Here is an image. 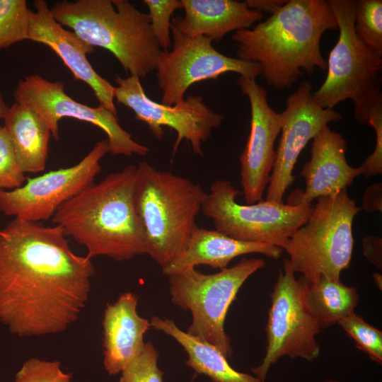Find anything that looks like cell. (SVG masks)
<instances>
[{
	"mask_svg": "<svg viewBox=\"0 0 382 382\" xmlns=\"http://www.w3.org/2000/svg\"><path fill=\"white\" fill-rule=\"evenodd\" d=\"M91 259L71 250L59 226L8 223L0 229V323L21 337L64 331L88 301Z\"/></svg>",
	"mask_w": 382,
	"mask_h": 382,
	"instance_id": "1",
	"label": "cell"
},
{
	"mask_svg": "<svg viewBox=\"0 0 382 382\" xmlns=\"http://www.w3.org/2000/svg\"><path fill=\"white\" fill-rule=\"evenodd\" d=\"M337 23L324 0H289L253 29L236 31L238 58L257 63L260 74L277 90L290 88L303 71L327 69L320 42Z\"/></svg>",
	"mask_w": 382,
	"mask_h": 382,
	"instance_id": "2",
	"label": "cell"
},
{
	"mask_svg": "<svg viewBox=\"0 0 382 382\" xmlns=\"http://www.w3.org/2000/svg\"><path fill=\"white\" fill-rule=\"evenodd\" d=\"M137 166L129 164L93 183L62 204L52 222L84 245L90 258L117 261L147 254L134 201Z\"/></svg>",
	"mask_w": 382,
	"mask_h": 382,
	"instance_id": "3",
	"label": "cell"
},
{
	"mask_svg": "<svg viewBox=\"0 0 382 382\" xmlns=\"http://www.w3.org/2000/svg\"><path fill=\"white\" fill-rule=\"evenodd\" d=\"M206 195L188 178L158 170L146 161L137 166L135 208L147 254L162 269L186 248Z\"/></svg>",
	"mask_w": 382,
	"mask_h": 382,
	"instance_id": "4",
	"label": "cell"
},
{
	"mask_svg": "<svg viewBox=\"0 0 382 382\" xmlns=\"http://www.w3.org/2000/svg\"><path fill=\"white\" fill-rule=\"evenodd\" d=\"M62 26L93 47L110 52L130 76L145 77L161 52L149 15L127 0L59 1L50 8Z\"/></svg>",
	"mask_w": 382,
	"mask_h": 382,
	"instance_id": "5",
	"label": "cell"
},
{
	"mask_svg": "<svg viewBox=\"0 0 382 382\" xmlns=\"http://www.w3.org/2000/svg\"><path fill=\"white\" fill-rule=\"evenodd\" d=\"M316 199L308 220L291 235L283 250L291 270L307 281L320 277L340 279L342 271L350 265L353 221L360 208L347 190Z\"/></svg>",
	"mask_w": 382,
	"mask_h": 382,
	"instance_id": "6",
	"label": "cell"
},
{
	"mask_svg": "<svg viewBox=\"0 0 382 382\" xmlns=\"http://www.w3.org/2000/svg\"><path fill=\"white\" fill-rule=\"evenodd\" d=\"M264 266L261 258H243L214 274H204L192 267L168 276L172 302L192 313L187 332L231 357L233 348L224 330L228 310L247 279Z\"/></svg>",
	"mask_w": 382,
	"mask_h": 382,
	"instance_id": "7",
	"label": "cell"
},
{
	"mask_svg": "<svg viewBox=\"0 0 382 382\" xmlns=\"http://www.w3.org/2000/svg\"><path fill=\"white\" fill-rule=\"evenodd\" d=\"M227 180H217L207 193L201 212L210 218L218 231L236 240L264 243L284 249L291 235L305 224L311 204H290L260 200L241 204L240 195Z\"/></svg>",
	"mask_w": 382,
	"mask_h": 382,
	"instance_id": "8",
	"label": "cell"
},
{
	"mask_svg": "<svg viewBox=\"0 0 382 382\" xmlns=\"http://www.w3.org/2000/svg\"><path fill=\"white\" fill-rule=\"evenodd\" d=\"M270 298L265 355L262 363L251 369L260 382L265 381L271 366L282 357L313 362L320 354L316 337L320 328L303 303L288 259L279 269Z\"/></svg>",
	"mask_w": 382,
	"mask_h": 382,
	"instance_id": "9",
	"label": "cell"
},
{
	"mask_svg": "<svg viewBox=\"0 0 382 382\" xmlns=\"http://www.w3.org/2000/svg\"><path fill=\"white\" fill-rule=\"evenodd\" d=\"M340 34L327 62L326 79L313 93L323 108H333L347 99L353 101L379 82L382 56L368 47L354 30L355 1H328Z\"/></svg>",
	"mask_w": 382,
	"mask_h": 382,
	"instance_id": "10",
	"label": "cell"
},
{
	"mask_svg": "<svg viewBox=\"0 0 382 382\" xmlns=\"http://www.w3.org/2000/svg\"><path fill=\"white\" fill-rule=\"evenodd\" d=\"M13 96L16 103L32 108L40 117L55 140L59 139V120L71 117L103 130L108 137V152L114 156H144L149 151L122 127L116 115L100 104L93 108L77 102L66 94L62 81L32 74L18 83Z\"/></svg>",
	"mask_w": 382,
	"mask_h": 382,
	"instance_id": "11",
	"label": "cell"
},
{
	"mask_svg": "<svg viewBox=\"0 0 382 382\" xmlns=\"http://www.w3.org/2000/svg\"><path fill=\"white\" fill-rule=\"evenodd\" d=\"M171 33L173 49L161 51L155 69L163 104L182 102L192 85L215 79L224 73L235 72L253 79L260 74L257 63L223 54L212 46L209 38L187 37L172 25Z\"/></svg>",
	"mask_w": 382,
	"mask_h": 382,
	"instance_id": "12",
	"label": "cell"
},
{
	"mask_svg": "<svg viewBox=\"0 0 382 382\" xmlns=\"http://www.w3.org/2000/svg\"><path fill=\"white\" fill-rule=\"evenodd\" d=\"M115 81L117 103L132 110L134 119L146 123L156 139L163 138L164 127L175 131L173 154L185 139L195 154L203 156L202 143L211 137L212 129L219 127L224 115L209 108L200 96H188L182 102L168 105L149 98L138 76H117Z\"/></svg>",
	"mask_w": 382,
	"mask_h": 382,
	"instance_id": "13",
	"label": "cell"
},
{
	"mask_svg": "<svg viewBox=\"0 0 382 382\" xmlns=\"http://www.w3.org/2000/svg\"><path fill=\"white\" fill-rule=\"evenodd\" d=\"M107 152L108 141H99L73 166L28 178L13 190H0V212L28 221L49 220L62 204L93 183Z\"/></svg>",
	"mask_w": 382,
	"mask_h": 382,
	"instance_id": "14",
	"label": "cell"
},
{
	"mask_svg": "<svg viewBox=\"0 0 382 382\" xmlns=\"http://www.w3.org/2000/svg\"><path fill=\"white\" fill-rule=\"evenodd\" d=\"M311 90V83L303 81L286 100L282 134L267 191V201L283 203L286 190L295 180L293 170L302 150L328 123L342 118L333 108H322Z\"/></svg>",
	"mask_w": 382,
	"mask_h": 382,
	"instance_id": "15",
	"label": "cell"
},
{
	"mask_svg": "<svg viewBox=\"0 0 382 382\" xmlns=\"http://www.w3.org/2000/svg\"><path fill=\"white\" fill-rule=\"evenodd\" d=\"M237 84L250 106V132L239 160L243 193L251 204L262 199L270 183L276 156L274 146L281 132L283 114L270 106L267 91L255 79L240 76Z\"/></svg>",
	"mask_w": 382,
	"mask_h": 382,
	"instance_id": "16",
	"label": "cell"
},
{
	"mask_svg": "<svg viewBox=\"0 0 382 382\" xmlns=\"http://www.w3.org/2000/svg\"><path fill=\"white\" fill-rule=\"evenodd\" d=\"M33 4L35 11H30L28 40L49 47L70 70L74 79L86 83L99 103L117 115L115 86L100 76L86 57L95 51V47L72 30L64 29L52 16L46 1L35 0Z\"/></svg>",
	"mask_w": 382,
	"mask_h": 382,
	"instance_id": "17",
	"label": "cell"
},
{
	"mask_svg": "<svg viewBox=\"0 0 382 382\" xmlns=\"http://www.w3.org/2000/svg\"><path fill=\"white\" fill-rule=\"evenodd\" d=\"M347 141L328 126L311 143V158L304 163L301 175L305 191L291 195L288 204H311L318 197L335 196L350 186L354 178L364 175L361 166L354 168L346 159Z\"/></svg>",
	"mask_w": 382,
	"mask_h": 382,
	"instance_id": "18",
	"label": "cell"
},
{
	"mask_svg": "<svg viewBox=\"0 0 382 382\" xmlns=\"http://www.w3.org/2000/svg\"><path fill=\"white\" fill-rule=\"evenodd\" d=\"M138 297L122 293L108 304L103 318V365L109 375L121 373L141 352L150 322L137 311Z\"/></svg>",
	"mask_w": 382,
	"mask_h": 382,
	"instance_id": "19",
	"label": "cell"
},
{
	"mask_svg": "<svg viewBox=\"0 0 382 382\" xmlns=\"http://www.w3.org/2000/svg\"><path fill=\"white\" fill-rule=\"evenodd\" d=\"M184 16L172 18L171 25L187 37H206L219 42L231 31L249 28L263 15L245 1L234 0H180Z\"/></svg>",
	"mask_w": 382,
	"mask_h": 382,
	"instance_id": "20",
	"label": "cell"
},
{
	"mask_svg": "<svg viewBox=\"0 0 382 382\" xmlns=\"http://www.w3.org/2000/svg\"><path fill=\"white\" fill-rule=\"evenodd\" d=\"M282 251L274 245L239 241L217 230L197 226L184 251L162 272L170 276L201 265L223 270L240 255L260 253L277 260Z\"/></svg>",
	"mask_w": 382,
	"mask_h": 382,
	"instance_id": "21",
	"label": "cell"
},
{
	"mask_svg": "<svg viewBox=\"0 0 382 382\" xmlns=\"http://www.w3.org/2000/svg\"><path fill=\"white\" fill-rule=\"evenodd\" d=\"M4 120L21 170L24 173L44 170L52 135L45 122L32 108L18 103L9 107Z\"/></svg>",
	"mask_w": 382,
	"mask_h": 382,
	"instance_id": "22",
	"label": "cell"
},
{
	"mask_svg": "<svg viewBox=\"0 0 382 382\" xmlns=\"http://www.w3.org/2000/svg\"><path fill=\"white\" fill-rule=\"evenodd\" d=\"M150 325L175 339L187 354L186 365L212 382H260L256 376L235 370L216 347L184 332L172 320L153 316Z\"/></svg>",
	"mask_w": 382,
	"mask_h": 382,
	"instance_id": "23",
	"label": "cell"
},
{
	"mask_svg": "<svg viewBox=\"0 0 382 382\" xmlns=\"http://www.w3.org/2000/svg\"><path fill=\"white\" fill-rule=\"evenodd\" d=\"M303 303L320 328H327L354 312L360 296L354 286L340 279L320 277L308 282L298 279Z\"/></svg>",
	"mask_w": 382,
	"mask_h": 382,
	"instance_id": "24",
	"label": "cell"
},
{
	"mask_svg": "<svg viewBox=\"0 0 382 382\" xmlns=\"http://www.w3.org/2000/svg\"><path fill=\"white\" fill-rule=\"evenodd\" d=\"M355 120L370 125L376 133V146L373 153L362 165L366 178L382 173V93L381 81L376 86L354 100Z\"/></svg>",
	"mask_w": 382,
	"mask_h": 382,
	"instance_id": "25",
	"label": "cell"
},
{
	"mask_svg": "<svg viewBox=\"0 0 382 382\" xmlns=\"http://www.w3.org/2000/svg\"><path fill=\"white\" fill-rule=\"evenodd\" d=\"M30 11L25 0H0V50L28 40Z\"/></svg>",
	"mask_w": 382,
	"mask_h": 382,
	"instance_id": "26",
	"label": "cell"
},
{
	"mask_svg": "<svg viewBox=\"0 0 382 382\" xmlns=\"http://www.w3.org/2000/svg\"><path fill=\"white\" fill-rule=\"evenodd\" d=\"M354 30L358 37L382 56V1H355Z\"/></svg>",
	"mask_w": 382,
	"mask_h": 382,
	"instance_id": "27",
	"label": "cell"
},
{
	"mask_svg": "<svg viewBox=\"0 0 382 382\" xmlns=\"http://www.w3.org/2000/svg\"><path fill=\"white\" fill-rule=\"evenodd\" d=\"M356 346L378 364L382 363V332L353 312L337 323Z\"/></svg>",
	"mask_w": 382,
	"mask_h": 382,
	"instance_id": "28",
	"label": "cell"
},
{
	"mask_svg": "<svg viewBox=\"0 0 382 382\" xmlns=\"http://www.w3.org/2000/svg\"><path fill=\"white\" fill-rule=\"evenodd\" d=\"M149 9L150 28L159 47L168 50L171 46V16L183 8L180 0H144Z\"/></svg>",
	"mask_w": 382,
	"mask_h": 382,
	"instance_id": "29",
	"label": "cell"
},
{
	"mask_svg": "<svg viewBox=\"0 0 382 382\" xmlns=\"http://www.w3.org/2000/svg\"><path fill=\"white\" fill-rule=\"evenodd\" d=\"M159 354L146 342L141 352L121 372L119 382H163V372L158 366Z\"/></svg>",
	"mask_w": 382,
	"mask_h": 382,
	"instance_id": "30",
	"label": "cell"
},
{
	"mask_svg": "<svg viewBox=\"0 0 382 382\" xmlns=\"http://www.w3.org/2000/svg\"><path fill=\"white\" fill-rule=\"evenodd\" d=\"M13 382H72V374L64 372L59 361L30 358L23 362Z\"/></svg>",
	"mask_w": 382,
	"mask_h": 382,
	"instance_id": "31",
	"label": "cell"
},
{
	"mask_svg": "<svg viewBox=\"0 0 382 382\" xmlns=\"http://www.w3.org/2000/svg\"><path fill=\"white\" fill-rule=\"evenodd\" d=\"M25 181L4 126L0 125V190H13Z\"/></svg>",
	"mask_w": 382,
	"mask_h": 382,
	"instance_id": "32",
	"label": "cell"
},
{
	"mask_svg": "<svg viewBox=\"0 0 382 382\" xmlns=\"http://www.w3.org/2000/svg\"><path fill=\"white\" fill-rule=\"evenodd\" d=\"M363 252L365 257L373 265L381 270L382 267V241L374 236H367L363 240Z\"/></svg>",
	"mask_w": 382,
	"mask_h": 382,
	"instance_id": "33",
	"label": "cell"
},
{
	"mask_svg": "<svg viewBox=\"0 0 382 382\" xmlns=\"http://www.w3.org/2000/svg\"><path fill=\"white\" fill-rule=\"evenodd\" d=\"M382 185L374 184L369 187L363 196V207L367 212L380 211L382 209Z\"/></svg>",
	"mask_w": 382,
	"mask_h": 382,
	"instance_id": "34",
	"label": "cell"
},
{
	"mask_svg": "<svg viewBox=\"0 0 382 382\" xmlns=\"http://www.w3.org/2000/svg\"><path fill=\"white\" fill-rule=\"evenodd\" d=\"M248 6L256 11H267L272 14L277 12L288 1L287 0H246Z\"/></svg>",
	"mask_w": 382,
	"mask_h": 382,
	"instance_id": "35",
	"label": "cell"
},
{
	"mask_svg": "<svg viewBox=\"0 0 382 382\" xmlns=\"http://www.w3.org/2000/svg\"><path fill=\"white\" fill-rule=\"evenodd\" d=\"M8 109L9 107L6 105L3 97L1 91L0 89V119H4L8 111Z\"/></svg>",
	"mask_w": 382,
	"mask_h": 382,
	"instance_id": "36",
	"label": "cell"
},
{
	"mask_svg": "<svg viewBox=\"0 0 382 382\" xmlns=\"http://www.w3.org/2000/svg\"><path fill=\"white\" fill-rule=\"evenodd\" d=\"M373 278L378 287L381 289L382 287V276L379 273H374L373 274Z\"/></svg>",
	"mask_w": 382,
	"mask_h": 382,
	"instance_id": "37",
	"label": "cell"
},
{
	"mask_svg": "<svg viewBox=\"0 0 382 382\" xmlns=\"http://www.w3.org/2000/svg\"><path fill=\"white\" fill-rule=\"evenodd\" d=\"M325 382H340V381L337 380H334V379H328Z\"/></svg>",
	"mask_w": 382,
	"mask_h": 382,
	"instance_id": "38",
	"label": "cell"
}]
</instances>
